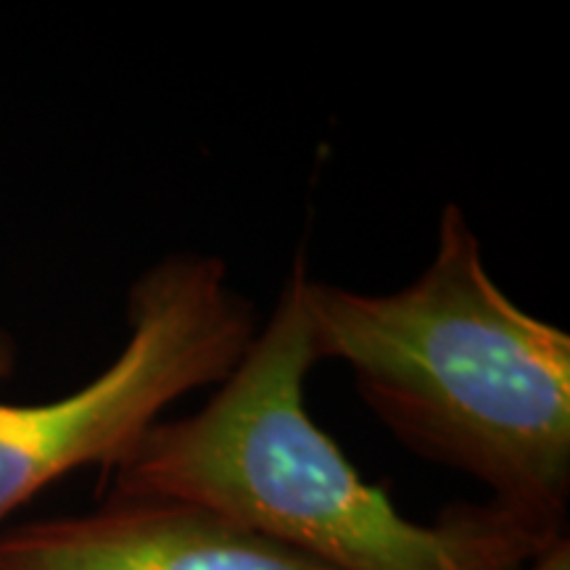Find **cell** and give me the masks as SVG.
Instances as JSON below:
<instances>
[{"label":"cell","instance_id":"cell-1","mask_svg":"<svg viewBox=\"0 0 570 570\" xmlns=\"http://www.w3.org/2000/svg\"><path fill=\"white\" fill-rule=\"evenodd\" d=\"M302 298L315 360L346 362L404 446L566 529L570 336L499 288L458 204L441 212L417 281L360 294L306 277Z\"/></svg>","mask_w":570,"mask_h":570},{"label":"cell","instance_id":"cell-2","mask_svg":"<svg viewBox=\"0 0 570 570\" xmlns=\"http://www.w3.org/2000/svg\"><path fill=\"white\" fill-rule=\"evenodd\" d=\"M296 256L275 309L217 394L159 420L109 470L111 494L204 504L333 570H525L560 525L489 502L452 504L433 523L396 510L306 407L317 365Z\"/></svg>","mask_w":570,"mask_h":570},{"label":"cell","instance_id":"cell-3","mask_svg":"<svg viewBox=\"0 0 570 570\" xmlns=\"http://www.w3.org/2000/svg\"><path fill=\"white\" fill-rule=\"evenodd\" d=\"M127 327L122 352L85 386L51 402L0 399V531L53 481L90 465L109 473L164 410L219 386L256 336V312L219 256L180 252L130 285ZM17 354L0 327V383L17 370Z\"/></svg>","mask_w":570,"mask_h":570},{"label":"cell","instance_id":"cell-4","mask_svg":"<svg viewBox=\"0 0 570 570\" xmlns=\"http://www.w3.org/2000/svg\"><path fill=\"white\" fill-rule=\"evenodd\" d=\"M0 570H333L204 504L109 494L0 531Z\"/></svg>","mask_w":570,"mask_h":570},{"label":"cell","instance_id":"cell-5","mask_svg":"<svg viewBox=\"0 0 570 570\" xmlns=\"http://www.w3.org/2000/svg\"><path fill=\"white\" fill-rule=\"evenodd\" d=\"M525 570H570V539L568 533L552 541L544 552L539 554L537 560L531 562Z\"/></svg>","mask_w":570,"mask_h":570}]
</instances>
